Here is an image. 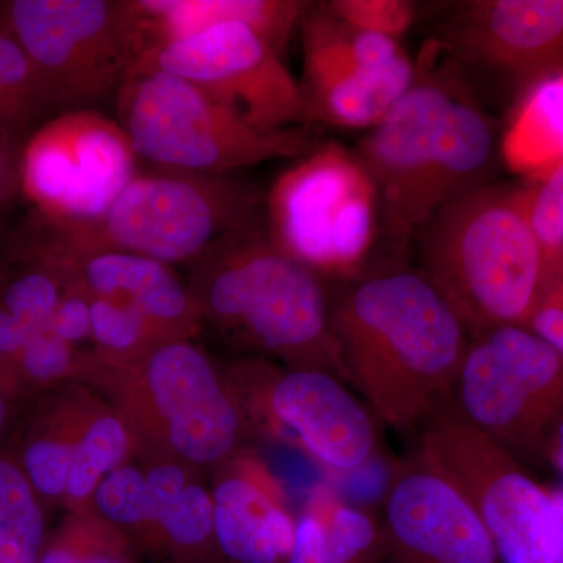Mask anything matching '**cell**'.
<instances>
[{
	"mask_svg": "<svg viewBox=\"0 0 563 563\" xmlns=\"http://www.w3.org/2000/svg\"><path fill=\"white\" fill-rule=\"evenodd\" d=\"M329 325L347 384L377 421L415 432L450 401L470 335L424 273L357 277L329 302Z\"/></svg>",
	"mask_w": 563,
	"mask_h": 563,
	"instance_id": "cell-1",
	"label": "cell"
},
{
	"mask_svg": "<svg viewBox=\"0 0 563 563\" xmlns=\"http://www.w3.org/2000/svg\"><path fill=\"white\" fill-rule=\"evenodd\" d=\"M492 154L490 122L461 74L437 66L429 46L412 87L358 146L393 246L402 251L446 203L479 187Z\"/></svg>",
	"mask_w": 563,
	"mask_h": 563,
	"instance_id": "cell-2",
	"label": "cell"
},
{
	"mask_svg": "<svg viewBox=\"0 0 563 563\" xmlns=\"http://www.w3.org/2000/svg\"><path fill=\"white\" fill-rule=\"evenodd\" d=\"M422 232V273L470 340L503 325H528L548 268L518 188L479 185L446 203Z\"/></svg>",
	"mask_w": 563,
	"mask_h": 563,
	"instance_id": "cell-3",
	"label": "cell"
},
{
	"mask_svg": "<svg viewBox=\"0 0 563 563\" xmlns=\"http://www.w3.org/2000/svg\"><path fill=\"white\" fill-rule=\"evenodd\" d=\"M209 254L201 309L222 331L292 368L322 369L347 383L318 274L282 252L254 222Z\"/></svg>",
	"mask_w": 563,
	"mask_h": 563,
	"instance_id": "cell-4",
	"label": "cell"
},
{
	"mask_svg": "<svg viewBox=\"0 0 563 563\" xmlns=\"http://www.w3.org/2000/svg\"><path fill=\"white\" fill-rule=\"evenodd\" d=\"M261 201L228 174L157 168L136 174L98 220L66 224L35 214L68 254L129 252L169 266L206 257L254 222Z\"/></svg>",
	"mask_w": 563,
	"mask_h": 563,
	"instance_id": "cell-5",
	"label": "cell"
},
{
	"mask_svg": "<svg viewBox=\"0 0 563 563\" xmlns=\"http://www.w3.org/2000/svg\"><path fill=\"white\" fill-rule=\"evenodd\" d=\"M117 111L136 157L158 168L228 174L313 150L302 131H258L163 70L132 73L117 92Z\"/></svg>",
	"mask_w": 563,
	"mask_h": 563,
	"instance_id": "cell-6",
	"label": "cell"
},
{
	"mask_svg": "<svg viewBox=\"0 0 563 563\" xmlns=\"http://www.w3.org/2000/svg\"><path fill=\"white\" fill-rule=\"evenodd\" d=\"M417 433V454L444 477L490 533L501 563H562L563 518L555 487L443 404Z\"/></svg>",
	"mask_w": 563,
	"mask_h": 563,
	"instance_id": "cell-7",
	"label": "cell"
},
{
	"mask_svg": "<svg viewBox=\"0 0 563 563\" xmlns=\"http://www.w3.org/2000/svg\"><path fill=\"white\" fill-rule=\"evenodd\" d=\"M266 218L282 252L318 276L351 277L376 240L379 195L358 157L322 144L274 180Z\"/></svg>",
	"mask_w": 563,
	"mask_h": 563,
	"instance_id": "cell-8",
	"label": "cell"
},
{
	"mask_svg": "<svg viewBox=\"0 0 563 563\" xmlns=\"http://www.w3.org/2000/svg\"><path fill=\"white\" fill-rule=\"evenodd\" d=\"M451 409L518 462L543 461L563 415V355L525 325L470 340Z\"/></svg>",
	"mask_w": 563,
	"mask_h": 563,
	"instance_id": "cell-9",
	"label": "cell"
},
{
	"mask_svg": "<svg viewBox=\"0 0 563 563\" xmlns=\"http://www.w3.org/2000/svg\"><path fill=\"white\" fill-rule=\"evenodd\" d=\"M0 21L62 113L118 92L144 54L133 0H9L0 3Z\"/></svg>",
	"mask_w": 563,
	"mask_h": 563,
	"instance_id": "cell-10",
	"label": "cell"
},
{
	"mask_svg": "<svg viewBox=\"0 0 563 563\" xmlns=\"http://www.w3.org/2000/svg\"><path fill=\"white\" fill-rule=\"evenodd\" d=\"M136 158L118 121L87 109L63 111L24 141L21 195L46 220L95 221L139 174Z\"/></svg>",
	"mask_w": 563,
	"mask_h": 563,
	"instance_id": "cell-11",
	"label": "cell"
},
{
	"mask_svg": "<svg viewBox=\"0 0 563 563\" xmlns=\"http://www.w3.org/2000/svg\"><path fill=\"white\" fill-rule=\"evenodd\" d=\"M144 70L190 81L258 131H288L306 120L301 85L284 55L242 22L213 25L144 52L132 73Z\"/></svg>",
	"mask_w": 563,
	"mask_h": 563,
	"instance_id": "cell-12",
	"label": "cell"
},
{
	"mask_svg": "<svg viewBox=\"0 0 563 563\" xmlns=\"http://www.w3.org/2000/svg\"><path fill=\"white\" fill-rule=\"evenodd\" d=\"M380 521L384 563H501L470 504L417 454L388 477Z\"/></svg>",
	"mask_w": 563,
	"mask_h": 563,
	"instance_id": "cell-13",
	"label": "cell"
},
{
	"mask_svg": "<svg viewBox=\"0 0 563 563\" xmlns=\"http://www.w3.org/2000/svg\"><path fill=\"white\" fill-rule=\"evenodd\" d=\"M140 357V379L169 446L195 463L231 453L242 417L207 355L185 339H173Z\"/></svg>",
	"mask_w": 563,
	"mask_h": 563,
	"instance_id": "cell-14",
	"label": "cell"
},
{
	"mask_svg": "<svg viewBox=\"0 0 563 563\" xmlns=\"http://www.w3.org/2000/svg\"><path fill=\"white\" fill-rule=\"evenodd\" d=\"M265 415L282 439L336 474L362 472L379 450L377 420L336 374L291 368L269 379Z\"/></svg>",
	"mask_w": 563,
	"mask_h": 563,
	"instance_id": "cell-15",
	"label": "cell"
},
{
	"mask_svg": "<svg viewBox=\"0 0 563 563\" xmlns=\"http://www.w3.org/2000/svg\"><path fill=\"white\" fill-rule=\"evenodd\" d=\"M473 60L515 79H543L563 69V0H481L459 24Z\"/></svg>",
	"mask_w": 563,
	"mask_h": 563,
	"instance_id": "cell-16",
	"label": "cell"
},
{
	"mask_svg": "<svg viewBox=\"0 0 563 563\" xmlns=\"http://www.w3.org/2000/svg\"><path fill=\"white\" fill-rule=\"evenodd\" d=\"M44 239L91 296L131 303L166 339H185L196 324L198 303L165 263L118 251L68 254L58 250L49 236Z\"/></svg>",
	"mask_w": 563,
	"mask_h": 563,
	"instance_id": "cell-17",
	"label": "cell"
},
{
	"mask_svg": "<svg viewBox=\"0 0 563 563\" xmlns=\"http://www.w3.org/2000/svg\"><path fill=\"white\" fill-rule=\"evenodd\" d=\"M218 547L232 563H287L296 521L262 474L225 477L213 493Z\"/></svg>",
	"mask_w": 563,
	"mask_h": 563,
	"instance_id": "cell-18",
	"label": "cell"
},
{
	"mask_svg": "<svg viewBox=\"0 0 563 563\" xmlns=\"http://www.w3.org/2000/svg\"><path fill=\"white\" fill-rule=\"evenodd\" d=\"M144 52L224 24L242 22L284 55L309 2L298 0H133Z\"/></svg>",
	"mask_w": 563,
	"mask_h": 563,
	"instance_id": "cell-19",
	"label": "cell"
},
{
	"mask_svg": "<svg viewBox=\"0 0 563 563\" xmlns=\"http://www.w3.org/2000/svg\"><path fill=\"white\" fill-rule=\"evenodd\" d=\"M303 54V118L347 129H373L412 87L417 65L387 74L351 69Z\"/></svg>",
	"mask_w": 563,
	"mask_h": 563,
	"instance_id": "cell-20",
	"label": "cell"
},
{
	"mask_svg": "<svg viewBox=\"0 0 563 563\" xmlns=\"http://www.w3.org/2000/svg\"><path fill=\"white\" fill-rule=\"evenodd\" d=\"M385 551L380 517L320 485L296 520L287 563H384Z\"/></svg>",
	"mask_w": 563,
	"mask_h": 563,
	"instance_id": "cell-21",
	"label": "cell"
},
{
	"mask_svg": "<svg viewBox=\"0 0 563 563\" xmlns=\"http://www.w3.org/2000/svg\"><path fill=\"white\" fill-rule=\"evenodd\" d=\"M501 154L528 179L563 163V69L533 85L504 133Z\"/></svg>",
	"mask_w": 563,
	"mask_h": 563,
	"instance_id": "cell-22",
	"label": "cell"
},
{
	"mask_svg": "<svg viewBox=\"0 0 563 563\" xmlns=\"http://www.w3.org/2000/svg\"><path fill=\"white\" fill-rule=\"evenodd\" d=\"M55 111L38 69L0 21V133L24 143Z\"/></svg>",
	"mask_w": 563,
	"mask_h": 563,
	"instance_id": "cell-23",
	"label": "cell"
},
{
	"mask_svg": "<svg viewBox=\"0 0 563 563\" xmlns=\"http://www.w3.org/2000/svg\"><path fill=\"white\" fill-rule=\"evenodd\" d=\"M21 463L0 455V563H38L46 523Z\"/></svg>",
	"mask_w": 563,
	"mask_h": 563,
	"instance_id": "cell-24",
	"label": "cell"
},
{
	"mask_svg": "<svg viewBox=\"0 0 563 563\" xmlns=\"http://www.w3.org/2000/svg\"><path fill=\"white\" fill-rule=\"evenodd\" d=\"M131 439L120 418L102 415L80 433L74 446L65 496L79 503L90 498L107 474L121 466Z\"/></svg>",
	"mask_w": 563,
	"mask_h": 563,
	"instance_id": "cell-25",
	"label": "cell"
},
{
	"mask_svg": "<svg viewBox=\"0 0 563 563\" xmlns=\"http://www.w3.org/2000/svg\"><path fill=\"white\" fill-rule=\"evenodd\" d=\"M77 439L69 435L63 410L47 412L33 428L25 442L21 466L40 496L55 499L65 495Z\"/></svg>",
	"mask_w": 563,
	"mask_h": 563,
	"instance_id": "cell-26",
	"label": "cell"
},
{
	"mask_svg": "<svg viewBox=\"0 0 563 563\" xmlns=\"http://www.w3.org/2000/svg\"><path fill=\"white\" fill-rule=\"evenodd\" d=\"M521 206L547 262L548 277L563 266V163L518 187Z\"/></svg>",
	"mask_w": 563,
	"mask_h": 563,
	"instance_id": "cell-27",
	"label": "cell"
},
{
	"mask_svg": "<svg viewBox=\"0 0 563 563\" xmlns=\"http://www.w3.org/2000/svg\"><path fill=\"white\" fill-rule=\"evenodd\" d=\"M91 336L106 354L114 357L141 355L155 344L173 340L166 339L131 303L101 296L91 298Z\"/></svg>",
	"mask_w": 563,
	"mask_h": 563,
	"instance_id": "cell-28",
	"label": "cell"
},
{
	"mask_svg": "<svg viewBox=\"0 0 563 563\" xmlns=\"http://www.w3.org/2000/svg\"><path fill=\"white\" fill-rule=\"evenodd\" d=\"M155 525L168 542L179 550H198L214 531L213 496L198 484H188L173 499Z\"/></svg>",
	"mask_w": 563,
	"mask_h": 563,
	"instance_id": "cell-29",
	"label": "cell"
},
{
	"mask_svg": "<svg viewBox=\"0 0 563 563\" xmlns=\"http://www.w3.org/2000/svg\"><path fill=\"white\" fill-rule=\"evenodd\" d=\"M99 512L114 525L151 523L146 476L133 466L121 465L101 481L95 492Z\"/></svg>",
	"mask_w": 563,
	"mask_h": 563,
	"instance_id": "cell-30",
	"label": "cell"
},
{
	"mask_svg": "<svg viewBox=\"0 0 563 563\" xmlns=\"http://www.w3.org/2000/svg\"><path fill=\"white\" fill-rule=\"evenodd\" d=\"M73 344L66 343L49 329L33 336L18 355L9 380L7 393L16 390L21 384H49L60 379L73 368Z\"/></svg>",
	"mask_w": 563,
	"mask_h": 563,
	"instance_id": "cell-31",
	"label": "cell"
},
{
	"mask_svg": "<svg viewBox=\"0 0 563 563\" xmlns=\"http://www.w3.org/2000/svg\"><path fill=\"white\" fill-rule=\"evenodd\" d=\"M324 5L333 16L357 31L396 41L415 21V5L407 0H332Z\"/></svg>",
	"mask_w": 563,
	"mask_h": 563,
	"instance_id": "cell-32",
	"label": "cell"
},
{
	"mask_svg": "<svg viewBox=\"0 0 563 563\" xmlns=\"http://www.w3.org/2000/svg\"><path fill=\"white\" fill-rule=\"evenodd\" d=\"M38 563H132L117 539L87 529L69 526L46 542Z\"/></svg>",
	"mask_w": 563,
	"mask_h": 563,
	"instance_id": "cell-33",
	"label": "cell"
},
{
	"mask_svg": "<svg viewBox=\"0 0 563 563\" xmlns=\"http://www.w3.org/2000/svg\"><path fill=\"white\" fill-rule=\"evenodd\" d=\"M91 298L79 280L70 282L47 329L73 346L84 342L91 336Z\"/></svg>",
	"mask_w": 563,
	"mask_h": 563,
	"instance_id": "cell-34",
	"label": "cell"
},
{
	"mask_svg": "<svg viewBox=\"0 0 563 563\" xmlns=\"http://www.w3.org/2000/svg\"><path fill=\"white\" fill-rule=\"evenodd\" d=\"M526 328L563 355V287L559 282H547Z\"/></svg>",
	"mask_w": 563,
	"mask_h": 563,
	"instance_id": "cell-35",
	"label": "cell"
},
{
	"mask_svg": "<svg viewBox=\"0 0 563 563\" xmlns=\"http://www.w3.org/2000/svg\"><path fill=\"white\" fill-rule=\"evenodd\" d=\"M146 484L151 523H155L161 517L162 510L187 487V474L180 466L162 463L147 474Z\"/></svg>",
	"mask_w": 563,
	"mask_h": 563,
	"instance_id": "cell-36",
	"label": "cell"
},
{
	"mask_svg": "<svg viewBox=\"0 0 563 563\" xmlns=\"http://www.w3.org/2000/svg\"><path fill=\"white\" fill-rule=\"evenodd\" d=\"M24 143L0 133V203L21 195V152Z\"/></svg>",
	"mask_w": 563,
	"mask_h": 563,
	"instance_id": "cell-37",
	"label": "cell"
},
{
	"mask_svg": "<svg viewBox=\"0 0 563 563\" xmlns=\"http://www.w3.org/2000/svg\"><path fill=\"white\" fill-rule=\"evenodd\" d=\"M543 461L550 463L563 481V415L548 435Z\"/></svg>",
	"mask_w": 563,
	"mask_h": 563,
	"instance_id": "cell-38",
	"label": "cell"
},
{
	"mask_svg": "<svg viewBox=\"0 0 563 563\" xmlns=\"http://www.w3.org/2000/svg\"><path fill=\"white\" fill-rule=\"evenodd\" d=\"M7 398H9V395L0 385V439H2L3 432H5L7 422H9V402H7Z\"/></svg>",
	"mask_w": 563,
	"mask_h": 563,
	"instance_id": "cell-39",
	"label": "cell"
},
{
	"mask_svg": "<svg viewBox=\"0 0 563 563\" xmlns=\"http://www.w3.org/2000/svg\"><path fill=\"white\" fill-rule=\"evenodd\" d=\"M548 280H555V282H559V284L562 285L563 287V266L561 269H558V272L551 274L550 277H548ZM547 280V282H548Z\"/></svg>",
	"mask_w": 563,
	"mask_h": 563,
	"instance_id": "cell-40",
	"label": "cell"
},
{
	"mask_svg": "<svg viewBox=\"0 0 563 563\" xmlns=\"http://www.w3.org/2000/svg\"><path fill=\"white\" fill-rule=\"evenodd\" d=\"M0 206H2V203H0Z\"/></svg>",
	"mask_w": 563,
	"mask_h": 563,
	"instance_id": "cell-41",
	"label": "cell"
}]
</instances>
